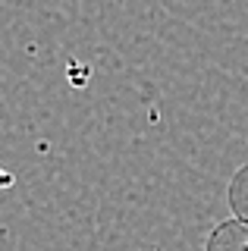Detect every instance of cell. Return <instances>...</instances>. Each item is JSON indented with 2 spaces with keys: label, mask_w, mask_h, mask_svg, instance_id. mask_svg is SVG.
Segmentation results:
<instances>
[{
  "label": "cell",
  "mask_w": 248,
  "mask_h": 251,
  "mask_svg": "<svg viewBox=\"0 0 248 251\" xmlns=\"http://www.w3.org/2000/svg\"><path fill=\"white\" fill-rule=\"evenodd\" d=\"M245 251H248V242H245Z\"/></svg>",
  "instance_id": "6da1fadb"
}]
</instances>
